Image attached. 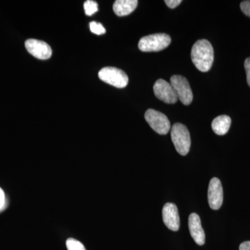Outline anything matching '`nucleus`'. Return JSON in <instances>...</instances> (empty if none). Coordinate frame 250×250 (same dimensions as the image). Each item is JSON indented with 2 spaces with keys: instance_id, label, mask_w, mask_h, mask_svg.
I'll use <instances>...</instances> for the list:
<instances>
[{
  "instance_id": "obj_1",
  "label": "nucleus",
  "mask_w": 250,
  "mask_h": 250,
  "mask_svg": "<svg viewBox=\"0 0 250 250\" xmlns=\"http://www.w3.org/2000/svg\"><path fill=\"white\" fill-rule=\"evenodd\" d=\"M191 59L197 70L208 72L214 60V51L209 41L205 39L197 41L192 47Z\"/></svg>"
},
{
  "instance_id": "obj_2",
  "label": "nucleus",
  "mask_w": 250,
  "mask_h": 250,
  "mask_svg": "<svg viewBox=\"0 0 250 250\" xmlns=\"http://www.w3.org/2000/svg\"><path fill=\"white\" fill-rule=\"evenodd\" d=\"M171 139L177 152L181 155H187L191 144L190 133L187 126L175 123L171 129Z\"/></svg>"
},
{
  "instance_id": "obj_3",
  "label": "nucleus",
  "mask_w": 250,
  "mask_h": 250,
  "mask_svg": "<svg viewBox=\"0 0 250 250\" xmlns=\"http://www.w3.org/2000/svg\"><path fill=\"white\" fill-rule=\"evenodd\" d=\"M170 36L166 34H155L143 37L139 42L140 50L144 52H159L170 45Z\"/></svg>"
},
{
  "instance_id": "obj_4",
  "label": "nucleus",
  "mask_w": 250,
  "mask_h": 250,
  "mask_svg": "<svg viewBox=\"0 0 250 250\" xmlns=\"http://www.w3.org/2000/svg\"><path fill=\"white\" fill-rule=\"evenodd\" d=\"M98 76L105 83L118 88H125L129 83L126 74L116 67H104L99 72Z\"/></svg>"
},
{
  "instance_id": "obj_5",
  "label": "nucleus",
  "mask_w": 250,
  "mask_h": 250,
  "mask_svg": "<svg viewBox=\"0 0 250 250\" xmlns=\"http://www.w3.org/2000/svg\"><path fill=\"white\" fill-rule=\"evenodd\" d=\"M170 84L182 104L189 105L192 103L193 94L187 78L181 75H173L170 78Z\"/></svg>"
},
{
  "instance_id": "obj_6",
  "label": "nucleus",
  "mask_w": 250,
  "mask_h": 250,
  "mask_svg": "<svg viewBox=\"0 0 250 250\" xmlns=\"http://www.w3.org/2000/svg\"><path fill=\"white\" fill-rule=\"evenodd\" d=\"M145 118L149 126L158 134L166 135L170 131V121L164 113L149 108L146 112Z\"/></svg>"
},
{
  "instance_id": "obj_7",
  "label": "nucleus",
  "mask_w": 250,
  "mask_h": 250,
  "mask_svg": "<svg viewBox=\"0 0 250 250\" xmlns=\"http://www.w3.org/2000/svg\"><path fill=\"white\" fill-rule=\"evenodd\" d=\"M154 93L156 98L165 103L174 104L178 100L172 85L164 80L156 81L154 85Z\"/></svg>"
},
{
  "instance_id": "obj_8",
  "label": "nucleus",
  "mask_w": 250,
  "mask_h": 250,
  "mask_svg": "<svg viewBox=\"0 0 250 250\" xmlns=\"http://www.w3.org/2000/svg\"><path fill=\"white\" fill-rule=\"evenodd\" d=\"M208 202L210 208L218 210L223 202V189L220 179L214 177L210 179L208 189Z\"/></svg>"
},
{
  "instance_id": "obj_9",
  "label": "nucleus",
  "mask_w": 250,
  "mask_h": 250,
  "mask_svg": "<svg viewBox=\"0 0 250 250\" xmlns=\"http://www.w3.org/2000/svg\"><path fill=\"white\" fill-rule=\"evenodd\" d=\"M25 47L29 54L41 60H46L52 57V51L50 46L43 41L29 39L26 41Z\"/></svg>"
},
{
  "instance_id": "obj_10",
  "label": "nucleus",
  "mask_w": 250,
  "mask_h": 250,
  "mask_svg": "<svg viewBox=\"0 0 250 250\" xmlns=\"http://www.w3.org/2000/svg\"><path fill=\"white\" fill-rule=\"evenodd\" d=\"M163 220L166 227L173 231H177L180 227L178 208L173 203H166L163 208Z\"/></svg>"
},
{
  "instance_id": "obj_11",
  "label": "nucleus",
  "mask_w": 250,
  "mask_h": 250,
  "mask_svg": "<svg viewBox=\"0 0 250 250\" xmlns=\"http://www.w3.org/2000/svg\"><path fill=\"white\" fill-rule=\"evenodd\" d=\"M188 228L192 239L198 246L205 243V233L202 228L201 220L197 213H192L188 218Z\"/></svg>"
},
{
  "instance_id": "obj_12",
  "label": "nucleus",
  "mask_w": 250,
  "mask_h": 250,
  "mask_svg": "<svg viewBox=\"0 0 250 250\" xmlns=\"http://www.w3.org/2000/svg\"><path fill=\"white\" fill-rule=\"evenodd\" d=\"M137 0H117L113 4V9L118 16H128L136 9Z\"/></svg>"
},
{
  "instance_id": "obj_13",
  "label": "nucleus",
  "mask_w": 250,
  "mask_h": 250,
  "mask_svg": "<svg viewBox=\"0 0 250 250\" xmlns=\"http://www.w3.org/2000/svg\"><path fill=\"white\" fill-rule=\"evenodd\" d=\"M231 124V118L228 116H220L212 122L211 126L213 131L219 136H223L228 132Z\"/></svg>"
},
{
  "instance_id": "obj_14",
  "label": "nucleus",
  "mask_w": 250,
  "mask_h": 250,
  "mask_svg": "<svg viewBox=\"0 0 250 250\" xmlns=\"http://www.w3.org/2000/svg\"><path fill=\"white\" fill-rule=\"evenodd\" d=\"M85 13L87 16H90L98 11V4L96 1H92V0H88L85 1L84 4Z\"/></svg>"
},
{
  "instance_id": "obj_15",
  "label": "nucleus",
  "mask_w": 250,
  "mask_h": 250,
  "mask_svg": "<svg viewBox=\"0 0 250 250\" xmlns=\"http://www.w3.org/2000/svg\"><path fill=\"white\" fill-rule=\"evenodd\" d=\"M66 246L67 250H85L84 246L74 238H68L67 240Z\"/></svg>"
},
{
  "instance_id": "obj_16",
  "label": "nucleus",
  "mask_w": 250,
  "mask_h": 250,
  "mask_svg": "<svg viewBox=\"0 0 250 250\" xmlns=\"http://www.w3.org/2000/svg\"><path fill=\"white\" fill-rule=\"evenodd\" d=\"M89 26L91 32L96 35H103L106 33V29L100 23L93 21V22H90Z\"/></svg>"
},
{
  "instance_id": "obj_17",
  "label": "nucleus",
  "mask_w": 250,
  "mask_h": 250,
  "mask_svg": "<svg viewBox=\"0 0 250 250\" xmlns=\"http://www.w3.org/2000/svg\"><path fill=\"white\" fill-rule=\"evenodd\" d=\"M241 9L243 14L250 17V1H243L241 3Z\"/></svg>"
},
{
  "instance_id": "obj_18",
  "label": "nucleus",
  "mask_w": 250,
  "mask_h": 250,
  "mask_svg": "<svg viewBox=\"0 0 250 250\" xmlns=\"http://www.w3.org/2000/svg\"><path fill=\"white\" fill-rule=\"evenodd\" d=\"M244 66L247 75V82L250 87V57L245 61Z\"/></svg>"
},
{
  "instance_id": "obj_19",
  "label": "nucleus",
  "mask_w": 250,
  "mask_h": 250,
  "mask_svg": "<svg viewBox=\"0 0 250 250\" xmlns=\"http://www.w3.org/2000/svg\"><path fill=\"white\" fill-rule=\"evenodd\" d=\"M182 2V0H166L165 1L166 5L170 9H174Z\"/></svg>"
},
{
  "instance_id": "obj_20",
  "label": "nucleus",
  "mask_w": 250,
  "mask_h": 250,
  "mask_svg": "<svg viewBox=\"0 0 250 250\" xmlns=\"http://www.w3.org/2000/svg\"><path fill=\"white\" fill-rule=\"evenodd\" d=\"M5 205V195L2 189L0 188V209L4 207Z\"/></svg>"
},
{
  "instance_id": "obj_21",
  "label": "nucleus",
  "mask_w": 250,
  "mask_h": 250,
  "mask_svg": "<svg viewBox=\"0 0 250 250\" xmlns=\"http://www.w3.org/2000/svg\"><path fill=\"white\" fill-rule=\"evenodd\" d=\"M239 250H250V241L242 243L239 246Z\"/></svg>"
}]
</instances>
